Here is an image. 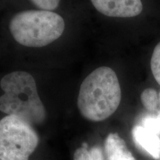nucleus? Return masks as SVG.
I'll return each mask as SVG.
<instances>
[{"instance_id": "1", "label": "nucleus", "mask_w": 160, "mask_h": 160, "mask_svg": "<svg viewBox=\"0 0 160 160\" xmlns=\"http://www.w3.org/2000/svg\"><path fill=\"white\" fill-rule=\"evenodd\" d=\"M122 99L120 84L111 68L100 67L91 72L80 86L77 105L81 114L93 122L111 117Z\"/></svg>"}, {"instance_id": "2", "label": "nucleus", "mask_w": 160, "mask_h": 160, "mask_svg": "<svg viewBox=\"0 0 160 160\" xmlns=\"http://www.w3.org/2000/svg\"><path fill=\"white\" fill-rule=\"evenodd\" d=\"M0 86L4 91L0 97V111L21 118L32 125L44 122L46 111L31 73L11 72L2 79Z\"/></svg>"}, {"instance_id": "3", "label": "nucleus", "mask_w": 160, "mask_h": 160, "mask_svg": "<svg viewBox=\"0 0 160 160\" xmlns=\"http://www.w3.org/2000/svg\"><path fill=\"white\" fill-rule=\"evenodd\" d=\"M13 39L20 45L41 48L62 35L65 21L59 14L48 11H24L13 16L9 24Z\"/></svg>"}, {"instance_id": "4", "label": "nucleus", "mask_w": 160, "mask_h": 160, "mask_svg": "<svg viewBox=\"0 0 160 160\" xmlns=\"http://www.w3.org/2000/svg\"><path fill=\"white\" fill-rule=\"evenodd\" d=\"M39 144V137L31 124L8 115L0 120V159L28 160Z\"/></svg>"}, {"instance_id": "5", "label": "nucleus", "mask_w": 160, "mask_h": 160, "mask_svg": "<svg viewBox=\"0 0 160 160\" xmlns=\"http://www.w3.org/2000/svg\"><path fill=\"white\" fill-rule=\"evenodd\" d=\"M93 5L103 15L110 17L130 18L142 13V0H91Z\"/></svg>"}, {"instance_id": "6", "label": "nucleus", "mask_w": 160, "mask_h": 160, "mask_svg": "<svg viewBox=\"0 0 160 160\" xmlns=\"http://www.w3.org/2000/svg\"><path fill=\"white\" fill-rule=\"evenodd\" d=\"M136 145L142 148L156 160H160V137L157 133L137 125L132 130Z\"/></svg>"}, {"instance_id": "7", "label": "nucleus", "mask_w": 160, "mask_h": 160, "mask_svg": "<svg viewBox=\"0 0 160 160\" xmlns=\"http://www.w3.org/2000/svg\"><path fill=\"white\" fill-rule=\"evenodd\" d=\"M105 151L108 160H136L125 142L118 133H110L105 139Z\"/></svg>"}, {"instance_id": "8", "label": "nucleus", "mask_w": 160, "mask_h": 160, "mask_svg": "<svg viewBox=\"0 0 160 160\" xmlns=\"http://www.w3.org/2000/svg\"><path fill=\"white\" fill-rule=\"evenodd\" d=\"M73 160H104L102 150L99 146H95L91 150L81 147L75 151Z\"/></svg>"}, {"instance_id": "9", "label": "nucleus", "mask_w": 160, "mask_h": 160, "mask_svg": "<svg viewBox=\"0 0 160 160\" xmlns=\"http://www.w3.org/2000/svg\"><path fill=\"white\" fill-rule=\"evenodd\" d=\"M141 102L147 111L156 113L158 102V92L150 88L145 89L141 93Z\"/></svg>"}, {"instance_id": "10", "label": "nucleus", "mask_w": 160, "mask_h": 160, "mask_svg": "<svg viewBox=\"0 0 160 160\" xmlns=\"http://www.w3.org/2000/svg\"><path fill=\"white\" fill-rule=\"evenodd\" d=\"M157 134H160V113L145 116L141 120V125Z\"/></svg>"}, {"instance_id": "11", "label": "nucleus", "mask_w": 160, "mask_h": 160, "mask_svg": "<svg viewBox=\"0 0 160 160\" xmlns=\"http://www.w3.org/2000/svg\"><path fill=\"white\" fill-rule=\"evenodd\" d=\"M151 68L153 77L160 85V42L153 50L151 60Z\"/></svg>"}, {"instance_id": "12", "label": "nucleus", "mask_w": 160, "mask_h": 160, "mask_svg": "<svg viewBox=\"0 0 160 160\" xmlns=\"http://www.w3.org/2000/svg\"><path fill=\"white\" fill-rule=\"evenodd\" d=\"M34 5L42 11H51L59 6L60 0H31Z\"/></svg>"}, {"instance_id": "13", "label": "nucleus", "mask_w": 160, "mask_h": 160, "mask_svg": "<svg viewBox=\"0 0 160 160\" xmlns=\"http://www.w3.org/2000/svg\"><path fill=\"white\" fill-rule=\"evenodd\" d=\"M160 113V91L158 93V102H157V113Z\"/></svg>"}, {"instance_id": "14", "label": "nucleus", "mask_w": 160, "mask_h": 160, "mask_svg": "<svg viewBox=\"0 0 160 160\" xmlns=\"http://www.w3.org/2000/svg\"><path fill=\"white\" fill-rule=\"evenodd\" d=\"M0 160H2V159H0Z\"/></svg>"}]
</instances>
